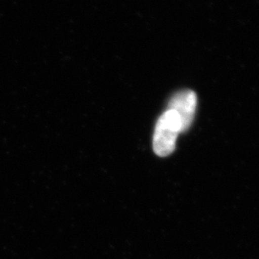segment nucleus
I'll return each instance as SVG.
<instances>
[{
	"instance_id": "obj_1",
	"label": "nucleus",
	"mask_w": 259,
	"mask_h": 259,
	"mask_svg": "<svg viewBox=\"0 0 259 259\" xmlns=\"http://www.w3.org/2000/svg\"><path fill=\"white\" fill-rule=\"evenodd\" d=\"M181 133V124L177 114L167 109L157 120L152 147L159 157H167L175 151L178 136Z\"/></svg>"
},
{
	"instance_id": "obj_2",
	"label": "nucleus",
	"mask_w": 259,
	"mask_h": 259,
	"mask_svg": "<svg viewBox=\"0 0 259 259\" xmlns=\"http://www.w3.org/2000/svg\"><path fill=\"white\" fill-rule=\"evenodd\" d=\"M197 107V95L192 90H181L169 100L168 110L177 114L181 124V133L187 132L194 121Z\"/></svg>"
}]
</instances>
